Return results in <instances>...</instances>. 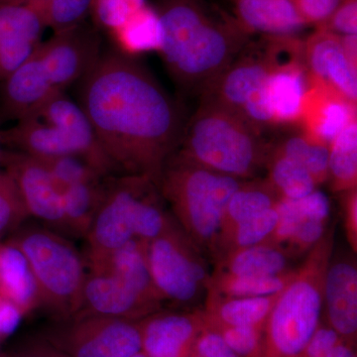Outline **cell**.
Listing matches in <instances>:
<instances>
[{
	"label": "cell",
	"instance_id": "cell-1",
	"mask_svg": "<svg viewBox=\"0 0 357 357\" xmlns=\"http://www.w3.org/2000/svg\"><path fill=\"white\" fill-rule=\"evenodd\" d=\"M79 107L119 175L158 185L188 119L152 73L122 52L102 54L81 81Z\"/></svg>",
	"mask_w": 357,
	"mask_h": 357
},
{
	"label": "cell",
	"instance_id": "cell-2",
	"mask_svg": "<svg viewBox=\"0 0 357 357\" xmlns=\"http://www.w3.org/2000/svg\"><path fill=\"white\" fill-rule=\"evenodd\" d=\"M160 54L178 86L202 95L252 40L234 15L204 0H159Z\"/></svg>",
	"mask_w": 357,
	"mask_h": 357
},
{
	"label": "cell",
	"instance_id": "cell-3",
	"mask_svg": "<svg viewBox=\"0 0 357 357\" xmlns=\"http://www.w3.org/2000/svg\"><path fill=\"white\" fill-rule=\"evenodd\" d=\"M238 115L201 100L175 153L215 172L249 180L266 168L273 143Z\"/></svg>",
	"mask_w": 357,
	"mask_h": 357
},
{
	"label": "cell",
	"instance_id": "cell-4",
	"mask_svg": "<svg viewBox=\"0 0 357 357\" xmlns=\"http://www.w3.org/2000/svg\"><path fill=\"white\" fill-rule=\"evenodd\" d=\"M0 136L2 144L16 151L39 158L79 157L105 177L119 175L84 110L63 91H54L13 128L0 130Z\"/></svg>",
	"mask_w": 357,
	"mask_h": 357
},
{
	"label": "cell",
	"instance_id": "cell-5",
	"mask_svg": "<svg viewBox=\"0 0 357 357\" xmlns=\"http://www.w3.org/2000/svg\"><path fill=\"white\" fill-rule=\"evenodd\" d=\"M335 229L326 230L279 295L263 331L262 357H298L321 321Z\"/></svg>",
	"mask_w": 357,
	"mask_h": 357
},
{
	"label": "cell",
	"instance_id": "cell-6",
	"mask_svg": "<svg viewBox=\"0 0 357 357\" xmlns=\"http://www.w3.org/2000/svg\"><path fill=\"white\" fill-rule=\"evenodd\" d=\"M243 181L174 153L162 171L158 187L178 227L199 248L213 255L223 211Z\"/></svg>",
	"mask_w": 357,
	"mask_h": 357
},
{
	"label": "cell",
	"instance_id": "cell-7",
	"mask_svg": "<svg viewBox=\"0 0 357 357\" xmlns=\"http://www.w3.org/2000/svg\"><path fill=\"white\" fill-rule=\"evenodd\" d=\"M29 263L40 295V307L55 321L79 311L88 268L68 237L41 225L21 227L11 239Z\"/></svg>",
	"mask_w": 357,
	"mask_h": 357
},
{
	"label": "cell",
	"instance_id": "cell-8",
	"mask_svg": "<svg viewBox=\"0 0 357 357\" xmlns=\"http://www.w3.org/2000/svg\"><path fill=\"white\" fill-rule=\"evenodd\" d=\"M148 267L163 301L194 304L206 293L211 275L196 245L177 222L146 243Z\"/></svg>",
	"mask_w": 357,
	"mask_h": 357
},
{
	"label": "cell",
	"instance_id": "cell-9",
	"mask_svg": "<svg viewBox=\"0 0 357 357\" xmlns=\"http://www.w3.org/2000/svg\"><path fill=\"white\" fill-rule=\"evenodd\" d=\"M43 337L70 357H131L141 351L138 321L96 314L56 321Z\"/></svg>",
	"mask_w": 357,
	"mask_h": 357
},
{
	"label": "cell",
	"instance_id": "cell-10",
	"mask_svg": "<svg viewBox=\"0 0 357 357\" xmlns=\"http://www.w3.org/2000/svg\"><path fill=\"white\" fill-rule=\"evenodd\" d=\"M145 176H109L86 234V263L98 261L135 238V206Z\"/></svg>",
	"mask_w": 357,
	"mask_h": 357
},
{
	"label": "cell",
	"instance_id": "cell-11",
	"mask_svg": "<svg viewBox=\"0 0 357 357\" xmlns=\"http://www.w3.org/2000/svg\"><path fill=\"white\" fill-rule=\"evenodd\" d=\"M275 58V36H263L259 41L251 40L222 74L206 86L201 100L220 105L243 119L246 110L261 95Z\"/></svg>",
	"mask_w": 357,
	"mask_h": 357
},
{
	"label": "cell",
	"instance_id": "cell-12",
	"mask_svg": "<svg viewBox=\"0 0 357 357\" xmlns=\"http://www.w3.org/2000/svg\"><path fill=\"white\" fill-rule=\"evenodd\" d=\"M163 300L128 276L107 269H88L77 314L138 321L161 310Z\"/></svg>",
	"mask_w": 357,
	"mask_h": 357
},
{
	"label": "cell",
	"instance_id": "cell-13",
	"mask_svg": "<svg viewBox=\"0 0 357 357\" xmlns=\"http://www.w3.org/2000/svg\"><path fill=\"white\" fill-rule=\"evenodd\" d=\"M1 166L17 185L29 217L69 236L62 196L43 160L24 152L4 150Z\"/></svg>",
	"mask_w": 357,
	"mask_h": 357
},
{
	"label": "cell",
	"instance_id": "cell-14",
	"mask_svg": "<svg viewBox=\"0 0 357 357\" xmlns=\"http://www.w3.org/2000/svg\"><path fill=\"white\" fill-rule=\"evenodd\" d=\"M52 84L59 91L81 82L93 69L100 55L98 34L83 24L54 33L36 49Z\"/></svg>",
	"mask_w": 357,
	"mask_h": 357
},
{
	"label": "cell",
	"instance_id": "cell-15",
	"mask_svg": "<svg viewBox=\"0 0 357 357\" xmlns=\"http://www.w3.org/2000/svg\"><path fill=\"white\" fill-rule=\"evenodd\" d=\"M304 62L310 83L328 86L356 103V67L345 55L340 35L317 27L304 41Z\"/></svg>",
	"mask_w": 357,
	"mask_h": 357
},
{
	"label": "cell",
	"instance_id": "cell-16",
	"mask_svg": "<svg viewBox=\"0 0 357 357\" xmlns=\"http://www.w3.org/2000/svg\"><path fill=\"white\" fill-rule=\"evenodd\" d=\"M141 351L147 357H189L206 326L201 310L159 311L138 321Z\"/></svg>",
	"mask_w": 357,
	"mask_h": 357
},
{
	"label": "cell",
	"instance_id": "cell-17",
	"mask_svg": "<svg viewBox=\"0 0 357 357\" xmlns=\"http://www.w3.org/2000/svg\"><path fill=\"white\" fill-rule=\"evenodd\" d=\"M326 324L347 344L356 345L357 268L354 255H332L326 275Z\"/></svg>",
	"mask_w": 357,
	"mask_h": 357
},
{
	"label": "cell",
	"instance_id": "cell-18",
	"mask_svg": "<svg viewBox=\"0 0 357 357\" xmlns=\"http://www.w3.org/2000/svg\"><path fill=\"white\" fill-rule=\"evenodd\" d=\"M45 25L24 3L0 4V82L27 60L41 44Z\"/></svg>",
	"mask_w": 357,
	"mask_h": 357
},
{
	"label": "cell",
	"instance_id": "cell-19",
	"mask_svg": "<svg viewBox=\"0 0 357 357\" xmlns=\"http://www.w3.org/2000/svg\"><path fill=\"white\" fill-rule=\"evenodd\" d=\"M354 121H357L356 103L328 86L310 83L298 123L303 132L330 146Z\"/></svg>",
	"mask_w": 357,
	"mask_h": 357
},
{
	"label": "cell",
	"instance_id": "cell-20",
	"mask_svg": "<svg viewBox=\"0 0 357 357\" xmlns=\"http://www.w3.org/2000/svg\"><path fill=\"white\" fill-rule=\"evenodd\" d=\"M2 83L0 121H20L59 91L36 50Z\"/></svg>",
	"mask_w": 357,
	"mask_h": 357
},
{
	"label": "cell",
	"instance_id": "cell-21",
	"mask_svg": "<svg viewBox=\"0 0 357 357\" xmlns=\"http://www.w3.org/2000/svg\"><path fill=\"white\" fill-rule=\"evenodd\" d=\"M234 17L251 35L296 36L307 24L293 0H229Z\"/></svg>",
	"mask_w": 357,
	"mask_h": 357
},
{
	"label": "cell",
	"instance_id": "cell-22",
	"mask_svg": "<svg viewBox=\"0 0 357 357\" xmlns=\"http://www.w3.org/2000/svg\"><path fill=\"white\" fill-rule=\"evenodd\" d=\"M280 293L263 297H225L208 290L201 311L206 325L264 326Z\"/></svg>",
	"mask_w": 357,
	"mask_h": 357
},
{
	"label": "cell",
	"instance_id": "cell-23",
	"mask_svg": "<svg viewBox=\"0 0 357 357\" xmlns=\"http://www.w3.org/2000/svg\"><path fill=\"white\" fill-rule=\"evenodd\" d=\"M0 296L20 307L24 316L40 307L38 287L31 268L11 239L0 243Z\"/></svg>",
	"mask_w": 357,
	"mask_h": 357
},
{
	"label": "cell",
	"instance_id": "cell-24",
	"mask_svg": "<svg viewBox=\"0 0 357 357\" xmlns=\"http://www.w3.org/2000/svg\"><path fill=\"white\" fill-rule=\"evenodd\" d=\"M291 255L275 244L265 243L238 249L218 259L215 272L232 276H274L293 271Z\"/></svg>",
	"mask_w": 357,
	"mask_h": 357
},
{
	"label": "cell",
	"instance_id": "cell-25",
	"mask_svg": "<svg viewBox=\"0 0 357 357\" xmlns=\"http://www.w3.org/2000/svg\"><path fill=\"white\" fill-rule=\"evenodd\" d=\"M107 177L95 176L61 190L69 236L84 238L105 192Z\"/></svg>",
	"mask_w": 357,
	"mask_h": 357
},
{
	"label": "cell",
	"instance_id": "cell-26",
	"mask_svg": "<svg viewBox=\"0 0 357 357\" xmlns=\"http://www.w3.org/2000/svg\"><path fill=\"white\" fill-rule=\"evenodd\" d=\"M279 199L280 197L267 178L244 180L225 206L218 241L239 223L275 208Z\"/></svg>",
	"mask_w": 357,
	"mask_h": 357
},
{
	"label": "cell",
	"instance_id": "cell-27",
	"mask_svg": "<svg viewBox=\"0 0 357 357\" xmlns=\"http://www.w3.org/2000/svg\"><path fill=\"white\" fill-rule=\"evenodd\" d=\"M112 34L121 47V52L128 55L147 51L159 52L162 29L156 9L147 3Z\"/></svg>",
	"mask_w": 357,
	"mask_h": 357
},
{
	"label": "cell",
	"instance_id": "cell-28",
	"mask_svg": "<svg viewBox=\"0 0 357 357\" xmlns=\"http://www.w3.org/2000/svg\"><path fill=\"white\" fill-rule=\"evenodd\" d=\"M333 192L357 185V121H352L328 146V178Z\"/></svg>",
	"mask_w": 357,
	"mask_h": 357
},
{
	"label": "cell",
	"instance_id": "cell-29",
	"mask_svg": "<svg viewBox=\"0 0 357 357\" xmlns=\"http://www.w3.org/2000/svg\"><path fill=\"white\" fill-rule=\"evenodd\" d=\"M265 169L268 182L280 199H301L318 188L314 178L304 167L277 151L273 144Z\"/></svg>",
	"mask_w": 357,
	"mask_h": 357
},
{
	"label": "cell",
	"instance_id": "cell-30",
	"mask_svg": "<svg viewBox=\"0 0 357 357\" xmlns=\"http://www.w3.org/2000/svg\"><path fill=\"white\" fill-rule=\"evenodd\" d=\"M296 270L274 276H232L217 273L211 275L208 290L225 297H263L280 293L292 280ZM206 290V291H208Z\"/></svg>",
	"mask_w": 357,
	"mask_h": 357
},
{
	"label": "cell",
	"instance_id": "cell-31",
	"mask_svg": "<svg viewBox=\"0 0 357 357\" xmlns=\"http://www.w3.org/2000/svg\"><path fill=\"white\" fill-rule=\"evenodd\" d=\"M273 147L281 154L299 163L311 174L317 185L328 182V145L312 139L307 134H290Z\"/></svg>",
	"mask_w": 357,
	"mask_h": 357
},
{
	"label": "cell",
	"instance_id": "cell-32",
	"mask_svg": "<svg viewBox=\"0 0 357 357\" xmlns=\"http://www.w3.org/2000/svg\"><path fill=\"white\" fill-rule=\"evenodd\" d=\"M279 215L276 206L264 213L249 218L239 223L229 234L218 239L215 253L218 259L238 249L251 248L265 243H269L277 223Z\"/></svg>",
	"mask_w": 357,
	"mask_h": 357
},
{
	"label": "cell",
	"instance_id": "cell-33",
	"mask_svg": "<svg viewBox=\"0 0 357 357\" xmlns=\"http://www.w3.org/2000/svg\"><path fill=\"white\" fill-rule=\"evenodd\" d=\"M91 4L93 0H49L35 11L45 27L58 33L83 24L91 13Z\"/></svg>",
	"mask_w": 357,
	"mask_h": 357
},
{
	"label": "cell",
	"instance_id": "cell-34",
	"mask_svg": "<svg viewBox=\"0 0 357 357\" xmlns=\"http://www.w3.org/2000/svg\"><path fill=\"white\" fill-rule=\"evenodd\" d=\"M29 213L11 176L0 171V236L20 227Z\"/></svg>",
	"mask_w": 357,
	"mask_h": 357
},
{
	"label": "cell",
	"instance_id": "cell-35",
	"mask_svg": "<svg viewBox=\"0 0 357 357\" xmlns=\"http://www.w3.org/2000/svg\"><path fill=\"white\" fill-rule=\"evenodd\" d=\"M146 4L147 0H93L91 14L96 24L112 33Z\"/></svg>",
	"mask_w": 357,
	"mask_h": 357
},
{
	"label": "cell",
	"instance_id": "cell-36",
	"mask_svg": "<svg viewBox=\"0 0 357 357\" xmlns=\"http://www.w3.org/2000/svg\"><path fill=\"white\" fill-rule=\"evenodd\" d=\"M206 326L217 331L237 356L262 357L264 326Z\"/></svg>",
	"mask_w": 357,
	"mask_h": 357
},
{
	"label": "cell",
	"instance_id": "cell-37",
	"mask_svg": "<svg viewBox=\"0 0 357 357\" xmlns=\"http://www.w3.org/2000/svg\"><path fill=\"white\" fill-rule=\"evenodd\" d=\"M318 27L342 36L357 35V0H342L332 15Z\"/></svg>",
	"mask_w": 357,
	"mask_h": 357
},
{
	"label": "cell",
	"instance_id": "cell-38",
	"mask_svg": "<svg viewBox=\"0 0 357 357\" xmlns=\"http://www.w3.org/2000/svg\"><path fill=\"white\" fill-rule=\"evenodd\" d=\"M192 354L199 357H241L225 344L217 331L208 326L199 333Z\"/></svg>",
	"mask_w": 357,
	"mask_h": 357
},
{
	"label": "cell",
	"instance_id": "cell-39",
	"mask_svg": "<svg viewBox=\"0 0 357 357\" xmlns=\"http://www.w3.org/2000/svg\"><path fill=\"white\" fill-rule=\"evenodd\" d=\"M307 26L314 27L325 23L342 0H293Z\"/></svg>",
	"mask_w": 357,
	"mask_h": 357
},
{
	"label": "cell",
	"instance_id": "cell-40",
	"mask_svg": "<svg viewBox=\"0 0 357 357\" xmlns=\"http://www.w3.org/2000/svg\"><path fill=\"white\" fill-rule=\"evenodd\" d=\"M342 342L344 340L332 326L321 321L311 340L298 357H323Z\"/></svg>",
	"mask_w": 357,
	"mask_h": 357
},
{
	"label": "cell",
	"instance_id": "cell-41",
	"mask_svg": "<svg viewBox=\"0 0 357 357\" xmlns=\"http://www.w3.org/2000/svg\"><path fill=\"white\" fill-rule=\"evenodd\" d=\"M344 199V227L347 241L351 245L352 252L356 255L357 250V191L356 189L345 192Z\"/></svg>",
	"mask_w": 357,
	"mask_h": 357
},
{
	"label": "cell",
	"instance_id": "cell-42",
	"mask_svg": "<svg viewBox=\"0 0 357 357\" xmlns=\"http://www.w3.org/2000/svg\"><path fill=\"white\" fill-rule=\"evenodd\" d=\"M23 317L20 307L0 296V333L3 340L16 332Z\"/></svg>",
	"mask_w": 357,
	"mask_h": 357
},
{
	"label": "cell",
	"instance_id": "cell-43",
	"mask_svg": "<svg viewBox=\"0 0 357 357\" xmlns=\"http://www.w3.org/2000/svg\"><path fill=\"white\" fill-rule=\"evenodd\" d=\"M11 357H70L46 338H34L26 344Z\"/></svg>",
	"mask_w": 357,
	"mask_h": 357
},
{
	"label": "cell",
	"instance_id": "cell-44",
	"mask_svg": "<svg viewBox=\"0 0 357 357\" xmlns=\"http://www.w3.org/2000/svg\"><path fill=\"white\" fill-rule=\"evenodd\" d=\"M323 357H357L356 347L342 342Z\"/></svg>",
	"mask_w": 357,
	"mask_h": 357
},
{
	"label": "cell",
	"instance_id": "cell-45",
	"mask_svg": "<svg viewBox=\"0 0 357 357\" xmlns=\"http://www.w3.org/2000/svg\"><path fill=\"white\" fill-rule=\"evenodd\" d=\"M49 0H23L22 3L26 4L31 8L36 10V9L40 8L42 6H44L46 2H48Z\"/></svg>",
	"mask_w": 357,
	"mask_h": 357
},
{
	"label": "cell",
	"instance_id": "cell-46",
	"mask_svg": "<svg viewBox=\"0 0 357 357\" xmlns=\"http://www.w3.org/2000/svg\"><path fill=\"white\" fill-rule=\"evenodd\" d=\"M23 0H0L1 3H22Z\"/></svg>",
	"mask_w": 357,
	"mask_h": 357
},
{
	"label": "cell",
	"instance_id": "cell-47",
	"mask_svg": "<svg viewBox=\"0 0 357 357\" xmlns=\"http://www.w3.org/2000/svg\"><path fill=\"white\" fill-rule=\"evenodd\" d=\"M4 149L2 144L1 136H0V166H1L2 157H3Z\"/></svg>",
	"mask_w": 357,
	"mask_h": 357
},
{
	"label": "cell",
	"instance_id": "cell-48",
	"mask_svg": "<svg viewBox=\"0 0 357 357\" xmlns=\"http://www.w3.org/2000/svg\"><path fill=\"white\" fill-rule=\"evenodd\" d=\"M131 357H147V356H145V354H143L142 351H139V352H138V354H134V356H131Z\"/></svg>",
	"mask_w": 357,
	"mask_h": 357
},
{
	"label": "cell",
	"instance_id": "cell-49",
	"mask_svg": "<svg viewBox=\"0 0 357 357\" xmlns=\"http://www.w3.org/2000/svg\"><path fill=\"white\" fill-rule=\"evenodd\" d=\"M189 357H199V356H196V354H191V356H190Z\"/></svg>",
	"mask_w": 357,
	"mask_h": 357
},
{
	"label": "cell",
	"instance_id": "cell-50",
	"mask_svg": "<svg viewBox=\"0 0 357 357\" xmlns=\"http://www.w3.org/2000/svg\"><path fill=\"white\" fill-rule=\"evenodd\" d=\"M0 357H11V356H7L6 354H0Z\"/></svg>",
	"mask_w": 357,
	"mask_h": 357
},
{
	"label": "cell",
	"instance_id": "cell-51",
	"mask_svg": "<svg viewBox=\"0 0 357 357\" xmlns=\"http://www.w3.org/2000/svg\"><path fill=\"white\" fill-rule=\"evenodd\" d=\"M2 340H3V337H2L1 333H0V342H2Z\"/></svg>",
	"mask_w": 357,
	"mask_h": 357
}]
</instances>
